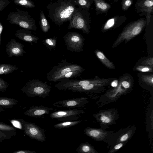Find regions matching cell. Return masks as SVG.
<instances>
[{
    "label": "cell",
    "instance_id": "44dd1931",
    "mask_svg": "<svg viewBox=\"0 0 153 153\" xmlns=\"http://www.w3.org/2000/svg\"><path fill=\"white\" fill-rule=\"evenodd\" d=\"M78 153H98L94 147L88 142L81 143L76 149Z\"/></svg>",
    "mask_w": 153,
    "mask_h": 153
},
{
    "label": "cell",
    "instance_id": "603a6c76",
    "mask_svg": "<svg viewBox=\"0 0 153 153\" xmlns=\"http://www.w3.org/2000/svg\"><path fill=\"white\" fill-rule=\"evenodd\" d=\"M18 102L10 98L0 97V106L5 108H11L16 105Z\"/></svg>",
    "mask_w": 153,
    "mask_h": 153
},
{
    "label": "cell",
    "instance_id": "9c48e42d",
    "mask_svg": "<svg viewBox=\"0 0 153 153\" xmlns=\"http://www.w3.org/2000/svg\"><path fill=\"white\" fill-rule=\"evenodd\" d=\"M108 79H65L60 80L55 85L58 89L66 91L69 88L91 84H102L107 85L109 83Z\"/></svg>",
    "mask_w": 153,
    "mask_h": 153
},
{
    "label": "cell",
    "instance_id": "7a4b0ae2",
    "mask_svg": "<svg viewBox=\"0 0 153 153\" xmlns=\"http://www.w3.org/2000/svg\"><path fill=\"white\" fill-rule=\"evenodd\" d=\"M133 85V80L129 76L121 77L116 87L110 89L100 96L97 105L101 107L117 100L121 96L130 92Z\"/></svg>",
    "mask_w": 153,
    "mask_h": 153
},
{
    "label": "cell",
    "instance_id": "bcb514c9",
    "mask_svg": "<svg viewBox=\"0 0 153 153\" xmlns=\"http://www.w3.org/2000/svg\"></svg>",
    "mask_w": 153,
    "mask_h": 153
},
{
    "label": "cell",
    "instance_id": "2e32d148",
    "mask_svg": "<svg viewBox=\"0 0 153 153\" xmlns=\"http://www.w3.org/2000/svg\"><path fill=\"white\" fill-rule=\"evenodd\" d=\"M6 47V52L10 57L21 56L26 53L24 49V45L13 39H10Z\"/></svg>",
    "mask_w": 153,
    "mask_h": 153
},
{
    "label": "cell",
    "instance_id": "8992f818",
    "mask_svg": "<svg viewBox=\"0 0 153 153\" xmlns=\"http://www.w3.org/2000/svg\"><path fill=\"white\" fill-rule=\"evenodd\" d=\"M76 70L83 72L85 69L79 65L63 60L52 68L51 70L46 74V78L48 81L51 82H58L62 76L68 72Z\"/></svg>",
    "mask_w": 153,
    "mask_h": 153
},
{
    "label": "cell",
    "instance_id": "836d02e7",
    "mask_svg": "<svg viewBox=\"0 0 153 153\" xmlns=\"http://www.w3.org/2000/svg\"><path fill=\"white\" fill-rule=\"evenodd\" d=\"M142 80L148 85L153 87V74L143 75L141 76Z\"/></svg>",
    "mask_w": 153,
    "mask_h": 153
},
{
    "label": "cell",
    "instance_id": "e0dca14e",
    "mask_svg": "<svg viewBox=\"0 0 153 153\" xmlns=\"http://www.w3.org/2000/svg\"><path fill=\"white\" fill-rule=\"evenodd\" d=\"M106 85L102 84H91L69 88L67 90L74 92L88 94L97 93L105 90Z\"/></svg>",
    "mask_w": 153,
    "mask_h": 153
},
{
    "label": "cell",
    "instance_id": "6da1fadb",
    "mask_svg": "<svg viewBox=\"0 0 153 153\" xmlns=\"http://www.w3.org/2000/svg\"><path fill=\"white\" fill-rule=\"evenodd\" d=\"M77 6L75 0H57L46 6L48 17L59 27L71 19Z\"/></svg>",
    "mask_w": 153,
    "mask_h": 153
},
{
    "label": "cell",
    "instance_id": "ac0fdd59",
    "mask_svg": "<svg viewBox=\"0 0 153 153\" xmlns=\"http://www.w3.org/2000/svg\"><path fill=\"white\" fill-rule=\"evenodd\" d=\"M53 110L52 107H45L43 105H33L26 111L24 114L29 117L34 118H44V116L49 114L50 112Z\"/></svg>",
    "mask_w": 153,
    "mask_h": 153
},
{
    "label": "cell",
    "instance_id": "7bdbcfd3",
    "mask_svg": "<svg viewBox=\"0 0 153 153\" xmlns=\"http://www.w3.org/2000/svg\"><path fill=\"white\" fill-rule=\"evenodd\" d=\"M3 25L1 22H0V45L1 42V35L3 30Z\"/></svg>",
    "mask_w": 153,
    "mask_h": 153
},
{
    "label": "cell",
    "instance_id": "4316f807",
    "mask_svg": "<svg viewBox=\"0 0 153 153\" xmlns=\"http://www.w3.org/2000/svg\"><path fill=\"white\" fill-rule=\"evenodd\" d=\"M94 2L96 10L102 12H105L110 8L111 5L102 0H93Z\"/></svg>",
    "mask_w": 153,
    "mask_h": 153
},
{
    "label": "cell",
    "instance_id": "484cf974",
    "mask_svg": "<svg viewBox=\"0 0 153 153\" xmlns=\"http://www.w3.org/2000/svg\"><path fill=\"white\" fill-rule=\"evenodd\" d=\"M82 120H76L72 121L62 122L54 125V128L57 129H62L68 128L77 125L81 123Z\"/></svg>",
    "mask_w": 153,
    "mask_h": 153
},
{
    "label": "cell",
    "instance_id": "7402d4cb",
    "mask_svg": "<svg viewBox=\"0 0 153 153\" xmlns=\"http://www.w3.org/2000/svg\"><path fill=\"white\" fill-rule=\"evenodd\" d=\"M95 52L97 57L105 66L111 69H115V66L113 63L111 62L102 52L96 50Z\"/></svg>",
    "mask_w": 153,
    "mask_h": 153
},
{
    "label": "cell",
    "instance_id": "ffe728a7",
    "mask_svg": "<svg viewBox=\"0 0 153 153\" xmlns=\"http://www.w3.org/2000/svg\"><path fill=\"white\" fill-rule=\"evenodd\" d=\"M15 36L21 40L30 43H36L39 39L38 37L32 34L31 32L25 29L16 31Z\"/></svg>",
    "mask_w": 153,
    "mask_h": 153
},
{
    "label": "cell",
    "instance_id": "5b68a950",
    "mask_svg": "<svg viewBox=\"0 0 153 153\" xmlns=\"http://www.w3.org/2000/svg\"><path fill=\"white\" fill-rule=\"evenodd\" d=\"M68 28L81 30L84 33L88 34L90 30V18L87 10L77 7L69 21Z\"/></svg>",
    "mask_w": 153,
    "mask_h": 153
},
{
    "label": "cell",
    "instance_id": "d6a6232c",
    "mask_svg": "<svg viewBox=\"0 0 153 153\" xmlns=\"http://www.w3.org/2000/svg\"><path fill=\"white\" fill-rule=\"evenodd\" d=\"M76 5L87 10L91 4V0H75Z\"/></svg>",
    "mask_w": 153,
    "mask_h": 153
},
{
    "label": "cell",
    "instance_id": "277c9868",
    "mask_svg": "<svg viewBox=\"0 0 153 153\" xmlns=\"http://www.w3.org/2000/svg\"><path fill=\"white\" fill-rule=\"evenodd\" d=\"M7 20L11 24L18 25L23 29L34 31L37 29L35 19L31 17L28 12L19 8L16 12H10Z\"/></svg>",
    "mask_w": 153,
    "mask_h": 153
},
{
    "label": "cell",
    "instance_id": "74e56055",
    "mask_svg": "<svg viewBox=\"0 0 153 153\" xmlns=\"http://www.w3.org/2000/svg\"><path fill=\"white\" fill-rule=\"evenodd\" d=\"M132 0H123L122 3V8L123 10H127L132 5Z\"/></svg>",
    "mask_w": 153,
    "mask_h": 153
},
{
    "label": "cell",
    "instance_id": "60d3db41",
    "mask_svg": "<svg viewBox=\"0 0 153 153\" xmlns=\"http://www.w3.org/2000/svg\"><path fill=\"white\" fill-rule=\"evenodd\" d=\"M8 0H0V12L3 10L10 3Z\"/></svg>",
    "mask_w": 153,
    "mask_h": 153
},
{
    "label": "cell",
    "instance_id": "83f0119b",
    "mask_svg": "<svg viewBox=\"0 0 153 153\" xmlns=\"http://www.w3.org/2000/svg\"><path fill=\"white\" fill-rule=\"evenodd\" d=\"M57 37H54L42 40L43 44L48 48L51 51L56 48L57 43Z\"/></svg>",
    "mask_w": 153,
    "mask_h": 153
},
{
    "label": "cell",
    "instance_id": "ab89813d",
    "mask_svg": "<svg viewBox=\"0 0 153 153\" xmlns=\"http://www.w3.org/2000/svg\"><path fill=\"white\" fill-rule=\"evenodd\" d=\"M143 65H146L153 68V57L148 58L143 60L141 62Z\"/></svg>",
    "mask_w": 153,
    "mask_h": 153
},
{
    "label": "cell",
    "instance_id": "ee69618b",
    "mask_svg": "<svg viewBox=\"0 0 153 153\" xmlns=\"http://www.w3.org/2000/svg\"><path fill=\"white\" fill-rule=\"evenodd\" d=\"M118 81V80H115L112 81L111 82V85L113 87H116L117 85Z\"/></svg>",
    "mask_w": 153,
    "mask_h": 153
},
{
    "label": "cell",
    "instance_id": "1f68e13d",
    "mask_svg": "<svg viewBox=\"0 0 153 153\" xmlns=\"http://www.w3.org/2000/svg\"><path fill=\"white\" fill-rule=\"evenodd\" d=\"M16 134L15 132L0 130V142L11 138Z\"/></svg>",
    "mask_w": 153,
    "mask_h": 153
},
{
    "label": "cell",
    "instance_id": "d4e9b609",
    "mask_svg": "<svg viewBox=\"0 0 153 153\" xmlns=\"http://www.w3.org/2000/svg\"><path fill=\"white\" fill-rule=\"evenodd\" d=\"M18 69V68L16 65L2 63L0 64V75L8 74Z\"/></svg>",
    "mask_w": 153,
    "mask_h": 153
},
{
    "label": "cell",
    "instance_id": "3957f363",
    "mask_svg": "<svg viewBox=\"0 0 153 153\" xmlns=\"http://www.w3.org/2000/svg\"><path fill=\"white\" fill-rule=\"evenodd\" d=\"M51 88L52 87L46 82L38 79H33L29 81L21 90L28 97L44 98L50 95Z\"/></svg>",
    "mask_w": 153,
    "mask_h": 153
},
{
    "label": "cell",
    "instance_id": "d590c367",
    "mask_svg": "<svg viewBox=\"0 0 153 153\" xmlns=\"http://www.w3.org/2000/svg\"><path fill=\"white\" fill-rule=\"evenodd\" d=\"M153 67L145 65H139L135 68V69L143 72H153Z\"/></svg>",
    "mask_w": 153,
    "mask_h": 153
},
{
    "label": "cell",
    "instance_id": "7dc6e473",
    "mask_svg": "<svg viewBox=\"0 0 153 153\" xmlns=\"http://www.w3.org/2000/svg\"></svg>",
    "mask_w": 153,
    "mask_h": 153
},
{
    "label": "cell",
    "instance_id": "5bb4252c",
    "mask_svg": "<svg viewBox=\"0 0 153 153\" xmlns=\"http://www.w3.org/2000/svg\"><path fill=\"white\" fill-rule=\"evenodd\" d=\"M112 131H108L101 128H94L88 127L84 130L86 136L96 141H103L106 143L112 134Z\"/></svg>",
    "mask_w": 153,
    "mask_h": 153
},
{
    "label": "cell",
    "instance_id": "cb8c5ba5",
    "mask_svg": "<svg viewBox=\"0 0 153 153\" xmlns=\"http://www.w3.org/2000/svg\"><path fill=\"white\" fill-rule=\"evenodd\" d=\"M39 24L42 30L44 33L48 32L50 26L43 11H40Z\"/></svg>",
    "mask_w": 153,
    "mask_h": 153
},
{
    "label": "cell",
    "instance_id": "52a82bcc",
    "mask_svg": "<svg viewBox=\"0 0 153 153\" xmlns=\"http://www.w3.org/2000/svg\"><path fill=\"white\" fill-rule=\"evenodd\" d=\"M146 22L141 19L135 21L126 26L120 34L112 47H115L123 41L127 42L139 34L142 31Z\"/></svg>",
    "mask_w": 153,
    "mask_h": 153
},
{
    "label": "cell",
    "instance_id": "30bf717a",
    "mask_svg": "<svg viewBox=\"0 0 153 153\" xmlns=\"http://www.w3.org/2000/svg\"><path fill=\"white\" fill-rule=\"evenodd\" d=\"M24 133L32 139L43 142L46 141V130L32 122L25 121L22 119H18Z\"/></svg>",
    "mask_w": 153,
    "mask_h": 153
},
{
    "label": "cell",
    "instance_id": "e575fe53",
    "mask_svg": "<svg viewBox=\"0 0 153 153\" xmlns=\"http://www.w3.org/2000/svg\"><path fill=\"white\" fill-rule=\"evenodd\" d=\"M126 142H120L116 144L109 148L108 153H114L122 148L126 143Z\"/></svg>",
    "mask_w": 153,
    "mask_h": 153
},
{
    "label": "cell",
    "instance_id": "f1b7e54d",
    "mask_svg": "<svg viewBox=\"0 0 153 153\" xmlns=\"http://www.w3.org/2000/svg\"><path fill=\"white\" fill-rule=\"evenodd\" d=\"M16 5L27 8L35 7L34 3L30 0H12Z\"/></svg>",
    "mask_w": 153,
    "mask_h": 153
},
{
    "label": "cell",
    "instance_id": "d6986e66",
    "mask_svg": "<svg viewBox=\"0 0 153 153\" xmlns=\"http://www.w3.org/2000/svg\"><path fill=\"white\" fill-rule=\"evenodd\" d=\"M137 10L139 12H146V23L149 24L151 14L153 12V0H142L138 1L136 4Z\"/></svg>",
    "mask_w": 153,
    "mask_h": 153
},
{
    "label": "cell",
    "instance_id": "ba28073f",
    "mask_svg": "<svg viewBox=\"0 0 153 153\" xmlns=\"http://www.w3.org/2000/svg\"><path fill=\"white\" fill-rule=\"evenodd\" d=\"M93 116L100 125V128L104 129L115 124L119 118L118 110L115 108L101 110L98 112L93 114Z\"/></svg>",
    "mask_w": 153,
    "mask_h": 153
},
{
    "label": "cell",
    "instance_id": "b9f144b4",
    "mask_svg": "<svg viewBox=\"0 0 153 153\" xmlns=\"http://www.w3.org/2000/svg\"><path fill=\"white\" fill-rule=\"evenodd\" d=\"M13 153H36L35 151L30 150H21L16 151L12 152Z\"/></svg>",
    "mask_w": 153,
    "mask_h": 153
},
{
    "label": "cell",
    "instance_id": "4fadbf2b",
    "mask_svg": "<svg viewBox=\"0 0 153 153\" xmlns=\"http://www.w3.org/2000/svg\"><path fill=\"white\" fill-rule=\"evenodd\" d=\"M83 110L77 109L60 110L53 112L50 117L60 122L77 120L81 115L85 113Z\"/></svg>",
    "mask_w": 153,
    "mask_h": 153
},
{
    "label": "cell",
    "instance_id": "f35d334b",
    "mask_svg": "<svg viewBox=\"0 0 153 153\" xmlns=\"http://www.w3.org/2000/svg\"><path fill=\"white\" fill-rule=\"evenodd\" d=\"M9 84L7 82L1 78H0V91H5L8 87Z\"/></svg>",
    "mask_w": 153,
    "mask_h": 153
},
{
    "label": "cell",
    "instance_id": "8d00e7d4",
    "mask_svg": "<svg viewBox=\"0 0 153 153\" xmlns=\"http://www.w3.org/2000/svg\"><path fill=\"white\" fill-rule=\"evenodd\" d=\"M0 130L15 132L16 128L12 126L0 122Z\"/></svg>",
    "mask_w": 153,
    "mask_h": 153
},
{
    "label": "cell",
    "instance_id": "8fae6325",
    "mask_svg": "<svg viewBox=\"0 0 153 153\" xmlns=\"http://www.w3.org/2000/svg\"><path fill=\"white\" fill-rule=\"evenodd\" d=\"M136 130L134 125H130L113 132L106 143L109 147L120 142H127L132 137Z\"/></svg>",
    "mask_w": 153,
    "mask_h": 153
},
{
    "label": "cell",
    "instance_id": "f546056e",
    "mask_svg": "<svg viewBox=\"0 0 153 153\" xmlns=\"http://www.w3.org/2000/svg\"><path fill=\"white\" fill-rule=\"evenodd\" d=\"M82 72V71L78 70L71 71L62 76L58 81L59 82L60 80L65 79L77 78L81 76Z\"/></svg>",
    "mask_w": 153,
    "mask_h": 153
},
{
    "label": "cell",
    "instance_id": "9a60e30c",
    "mask_svg": "<svg viewBox=\"0 0 153 153\" xmlns=\"http://www.w3.org/2000/svg\"><path fill=\"white\" fill-rule=\"evenodd\" d=\"M88 98L80 97L62 100L53 104V106L59 108H82L89 102Z\"/></svg>",
    "mask_w": 153,
    "mask_h": 153
},
{
    "label": "cell",
    "instance_id": "f6af8a7d",
    "mask_svg": "<svg viewBox=\"0 0 153 153\" xmlns=\"http://www.w3.org/2000/svg\"><path fill=\"white\" fill-rule=\"evenodd\" d=\"M4 110L2 107L0 106V112L4 111Z\"/></svg>",
    "mask_w": 153,
    "mask_h": 153
},
{
    "label": "cell",
    "instance_id": "4dcf8cb0",
    "mask_svg": "<svg viewBox=\"0 0 153 153\" xmlns=\"http://www.w3.org/2000/svg\"><path fill=\"white\" fill-rule=\"evenodd\" d=\"M118 17L115 16L108 20L104 25L103 31H105L112 28L117 24Z\"/></svg>",
    "mask_w": 153,
    "mask_h": 153
},
{
    "label": "cell",
    "instance_id": "7c38bea8",
    "mask_svg": "<svg viewBox=\"0 0 153 153\" xmlns=\"http://www.w3.org/2000/svg\"><path fill=\"white\" fill-rule=\"evenodd\" d=\"M66 50L72 52H80L83 51L84 37L76 32H68L63 37Z\"/></svg>",
    "mask_w": 153,
    "mask_h": 153
}]
</instances>
